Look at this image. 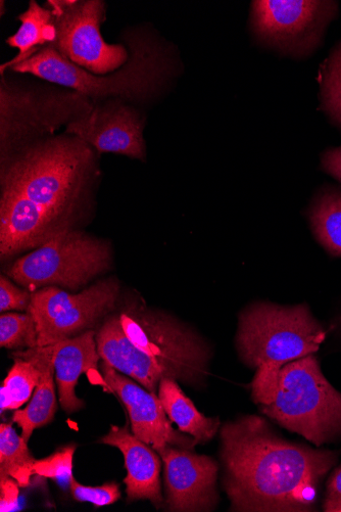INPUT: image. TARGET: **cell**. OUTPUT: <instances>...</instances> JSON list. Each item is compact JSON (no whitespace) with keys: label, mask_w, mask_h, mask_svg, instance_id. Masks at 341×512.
Returning <instances> with one entry per match:
<instances>
[{"label":"cell","mask_w":341,"mask_h":512,"mask_svg":"<svg viewBox=\"0 0 341 512\" xmlns=\"http://www.w3.org/2000/svg\"><path fill=\"white\" fill-rule=\"evenodd\" d=\"M10 157L0 198L3 260L72 228L94 167L92 148L72 135L24 147Z\"/></svg>","instance_id":"cell-1"},{"label":"cell","mask_w":341,"mask_h":512,"mask_svg":"<svg viewBox=\"0 0 341 512\" xmlns=\"http://www.w3.org/2000/svg\"><path fill=\"white\" fill-rule=\"evenodd\" d=\"M221 440L232 511H313L318 486L337 461L335 452L283 440L255 415L226 424Z\"/></svg>","instance_id":"cell-2"},{"label":"cell","mask_w":341,"mask_h":512,"mask_svg":"<svg viewBox=\"0 0 341 512\" xmlns=\"http://www.w3.org/2000/svg\"><path fill=\"white\" fill-rule=\"evenodd\" d=\"M325 338L324 329L306 305L259 303L243 312L236 344L242 361L257 370L252 384L255 402L270 404L282 367L315 354Z\"/></svg>","instance_id":"cell-3"},{"label":"cell","mask_w":341,"mask_h":512,"mask_svg":"<svg viewBox=\"0 0 341 512\" xmlns=\"http://www.w3.org/2000/svg\"><path fill=\"white\" fill-rule=\"evenodd\" d=\"M130 57L121 70L99 77L73 64L54 46H44L37 54L12 68L40 79L74 89L88 99L121 98L131 101L153 97L172 71L169 54L148 37L128 39Z\"/></svg>","instance_id":"cell-4"},{"label":"cell","mask_w":341,"mask_h":512,"mask_svg":"<svg viewBox=\"0 0 341 512\" xmlns=\"http://www.w3.org/2000/svg\"><path fill=\"white\" fill-rule=\"evenodd\" d=\"M261 407L280 426L317 446L341 438V394L323 376L314 354L284 365L274 400Z\"/></svg>","instance_id":"cell-5"},{"label":"cell","mask_w":341,"mask_h":512,"mask_svg":"<svg viewBox=\"0 0 341 512\" xmlns=\"http://www.w3.org/2000/svg\"><path fill=\"white\" fill-rule=\"evenodd\" d=\"M129 340L161 363L174 381L203 383L211 359L206 342L173 317L139 303L128 304L119 314Z\"/></svg>","instance_id":"cell-6"},{"label":"cell","mask_w":341,"mask_h":512,"mask_svg":"<svg viewBox=\"0 0 341 512\" xmlns=\"http://www.w3.org/2000/svg\"><path fill=\"white\" fill-rule=\"evenodd\" d=\"M111 260L107 243L70 228L18 259L7 274L27 289L60 286L77 291L106 271Z\"/></svg>","instance_id":"cell-7"},{"label":"cell","mask_w":341,"mask_h":512,"mask_svg":"<svg viewBox=\"0 0 341 512\" xmlns=\"http://www.w3.org/2000/svg\"><path fill=\"white\" fill-rule=\"evenodd\" d=\"M93 109L77 91H35L9 84L0 87V143L3 158L36 136L54 133Z\"/></svg>","instance_id":"cell-8"},{"label":"cell","mask_w":341,"mask_h":512,"mask_svg":"<svg viewBox=\"0 0 341 512\" xmlns=\"http://www.w3.org/2000/svg\"><path fill=\"white\" fill-rule=\"evenodd\" d=\"M58 38L54 48L91 74H107L123 67L129 57L123 45L107 43L101 26L106 4L101 0H50Z\"/></svg>","instance_id":"cell-9"},{"label":"cell","mask_w":341,"mask_h":512,"mask_svg":"<svg viewBox=\"0 0 341 512\" xmlns=\"http://www.w3.org/2000/svg\"><path fill=\"white\" fill-rule=\"evenodd\" d=\"M120 295V285L108 278L82 291L69 294L47 287L32 295L29 312L38 334V346L47 347L89 331L112 311Z\"/></svg>","instance_id":"cell-10"},{"label":"cell","mask_w":341,"mask_h":512,"mask_svg":"<svg viewBox=\"0 0 341 512\" xmlns=\"http://www.w3.org/2000/svg\"><path fill=\"white\" fill-rule=\"evenodd\" d=\"M337 5L314 0H258L252 3L254 33L284 54L302 56L313 51L334 17Z\"/></svg>","instance_id":"cell-11"},{"label":"cell","mask_w":341,"mask_h":512,"mask_svg":"<svg viewBox=\"0 0 341 512\" xmlns=\"http://www.w3.org/2000/svg\"><path fill=\"white\" fill-rule=\"evenodd\" d=\"M103 379L126 407L132 433L142 442L151 445L157 452L172 446L192 449L198 445L194 438L177 432L157 394L121 374L107 362L101 365Z\"/></svg>","instance_id":"cell-12"},{"label":"cell","mask_w":341,"mask_h":512,"mask_svg":"<svg viewBox=\"0 0 341 512\" xmlns=\"http://www.w3.org/2000/svg\"><path fill=\"white\" fill-rule=\"evenodd\" d=\"M165 465L169 511H213L218 504L217 462L206 455L169 446L160 452Z\"/></svg>","instance_id":"cell-13"},{"label":"cell","mask_w":341,"mask_h":512,"mask_svg":"<svg viewBox=\"0 0 341 512\" xmlns=\"http://www.w3.org/2000/svg\"><path fill=\"white\" fill-rule=\"evenodd\" d=\"M144 120L132 108L110 102L93 109L67 126L66 133L76 136L100 153L124 155L144 160Z\"/></svg>","instance_id":"cell-14"},{"label":"cell","mask_w":341,"mask_h":512,"mask_svg":"<svg viewBox=\"0 0 341 512\" xmlns=\"http://www.w3.org/2000/svg\"><path fill=\"white\" fill-rule=\"evenodd\" d=\"M101 358L146 390L158 394L169 371L156 359L138 349L126 336L118 315L110 317L96 333Z\"/></svg>","instance_id":"cell-15"},{"label":"cell","mask_w":341,"mask_h":512,"mask_svg":"<svg viewBox=\"0 0 341 512\" xmlns=\"http://www.w3.org/2000/svg\"><path fill=\"white\" fill-rule=\"evenodd\" d=\"M101 443L118 448L124 456L127 476L124 480L128 500H150L157 508L164 503L161 488V460L128 427L112 426Z\"/></svg>","instance_id":"cell-16"},{"label":"cell","mask_w":341,"mask_h":512,"mask_svg":"<svg viewBox=\"0 0 341 512\" xmlns=\"http://www.w3.org/2000/svg\"><path fill=\"white\" fill-rule=\"evenodd\" d=\"M52 346L60 403L65 412L74 413L84 407L75 393L80 376L91 371L99 374L96 333L89 330Z\"/></svg>","instance_id":"cell-17"},{"label":"cell","mask_w":341,"mask_h":512,"mask_svg":"<svg viewBox=\"0 0 341 512\" xmlns=\"http://www.w3.org/2000/svg\"><path fill=\"white\" fill-rule=\"evenodd\" d=\"M36 359L41 378L26 408L16 410L13 422L22 430V437L29 442L34 431L54 421L58 404L55 390V365L53 346L27 349Z\"/></svg>","instance_id":"cell-18"},{"label":"cell","mask_w":341,"mask_h":512,"mask_svg":"<svg viewBox=\"0 0 341 512\" xmlns=\"http://www.w3.org/2000/svg\"><path fill=\"white\" fill-rule=\"evenodd\" d=\"M158 396L169 417L180 432L190 435L198 444L211 441L217 434L219 418L206 417L183 393L177 381L165 379L159 386Z\"/></svg>","instance_id":"cell-19"},{"label":"cell","mask_w":341,"mask_h":512,"mask_svg":"<svg viewBox=\"0 0 341 512\" xmlns=\"http://www.w3.org/2000/svg\"><path fill=\"white\" fill-rule=\"evenodd\" d=\"M19 30L7 39V43L19 51L17 57L2 66V75L7 69L25 62L37 54L39 46H54L58 38L55 17L50 9L42 8L34 0L28 10L19 16Z\"/></svg>","instance_id":"cell-20"},{"label":"cell","mask_w":341,"mask_h":512,"mask_svg":"<svg viewBox=\"0 0 341 512\" xmlns=\"http://www.w3.org/2000/svg\"><path fill=\"white\" fill-rule=\"evenodd\" d=\"M36 459L28 448V442L19 436L12 425L0 426V478H12L20 487H27L33 476Z\"/></svg>","instance_id":"cell-21"},{"label":"cell","mask_w":341,"mask_h":512,"mask_svg":"<svg viewBox=\"0 0 341 512\" xmlns=\"http://www.w3.org/2000/svg\"><path fill=\"white\" fill-rule=\"evenodd\" d=\"M310 219L320 244L332 255L341 256V193H325L312 209Z\"/></svg>","instance_id":"cell-22"},{"label":"cell","mask_w":341,"mask_h":512,"mask_svg":"<svg viewBox=\"0 0 341 512\" xmlns=\"http://www.w3.org/2000/svg\"><path fill=\"white\" fill-rule=\"evenodd\" d=\"M14 355L15 363L4 382V387L12 399V410H18L31 400L41 378V370L29 350Z\"/></svg>","instance_id":"cell-23"},{"label":"cell","mask_w":341,"mask_h":512,"mask_svg":"<svg viewBox=\"0 0 341 512\" xmlns=\"http://www.w3.org/2000/svg\"><path fill=\"white\" fill-rule=\"evenodd\" d=\"M318 81L322 110L341 127V41L320 67Z\"/></svg>","instance_id":"cell-24"},{"label":"cell","mask_w":341,"mask_h":512,"mask_svg":"<svg viewBox=\"0 0 341 512\" xmlns=\"http://www.w3.org/2000/svg\"><path fill=\"white\" fill-rule=\"evenodd\" d=\"M0 347L20 351L38 347L36 323L29 311L0 316Z\"/></svg>","instance_id":"cell-25"},{"label":"cell","mask_w":341,"mask_h":512,"mask_svg":"<svg viewBox=\"0 0 341 512\" xmlns=\"http://www.w3.org/2000/svg\"><path fill=\"white\" fill-rule=\"evenodd\" d=\"M77 446L63 447L51 456L36 460L33 475L70 484L73 477V458Z\"/></svg>","instance_id":"cell-26"},{"label":"cell","mask_w":341,"mask_h":512,"mask_svg":"<svg viewBox=\"0 0 341 512\" xmlns=\"http://www.w3.org/2000/svg\"><path fill=\"white\" fill-rule=\"evenodd\" d=\"M69 486L76 501L88 502L97 508L114 504L121 498V491L116 483L105 484L101 487H90L78 483L72 477Z\"/></svg>","instance_id":"cell-27"},{"label":"cell","mask_w":341,"mask_h":512,"mask_svg":"<svg viewBox=\"0 0 341 512\" xmlns=\"http://www.w3.org/2000/svg\"><path fill=\"white\" fill-rule=\"evenodd\" d=\"M32 295L17 288L10 279L3 274L0 277V311L29 310Z\"/></svg>","instance_id":"cell-28"},{"label":"cell","mask_w":341,"mask_h":512,"mask_svg":"<svg viewBox=\"0 0 341 512\" xmlns=\"http://www.w3.org/2000/svg\"><path fill=\"white\" fill-rule=\"evenodd\" d=\"M323 509L326 512H341V467L333 473L327 483Z\"/></svg>","instance_id":"cell-29"},{"label":"cell","mask_w":341,"mask_h":512,"mask_svg":"<svg viewBox=\"0 0 341 512\" xmlns=\"http://www.w3.org/2000/svg\"><path fill=\"white\" fill-rule=\"evenodd\" d=\"M322 167L328 174L341 182V147L324 154Z\"/></svg>","instance_id":"cell-30"},{"label":"cell","mask_w":341,"mask_h":512,"mask_svg":"<svg viewBox=\"0 0 341 512\" xmlns=\"http://www.w3.org/2000/svg\"><path fill=\"white\" fill-rule=\"evenodd\" d=\"M0 394H2V400H0V403H2L0 404V411L4 414L6 410H12V399L4 386H2Z\"/></svg>","instance_id":"cell-31"}]
</instances>
